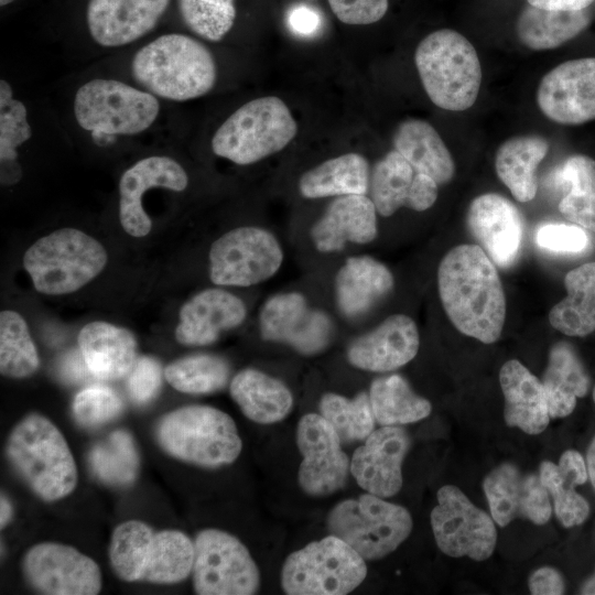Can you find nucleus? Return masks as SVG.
Wrapping results in <instances>:
<instances>
[{
	"mask_svg": "<svg viewBox=\"0 0 595 595\" xmlns=\"http://www.w3.org/2000/svg\"><path fill=\"white\" fill-rule=\"evenodd\" d=\"M437 289L452 324L464 335L485 344L501 335L506 299L489 256L477 245L451 249L437 269Z\"/></svg>",
	"mask_w": 595,
	"mask_h": 595,
	"instance_id": "1",
	"label": "nucleus"
},
{
	"mask_svg": "<svg viewBox=\"0 0 595 595\" xmlns=\"http://www.w3.org/2000/svg\"><path fill=\"white\" fill-rule=\"evenodd\" d=\"M131 68L134 79L149 93L174 101L207 94L217 78L210 51L178 33L164 34L140 48Z\"/></svg>",
	"mask_w": 595,
	"mask_h": 595,
	"instance_id": "2",
	"label": "nucleus"
},
{
	"mask_svg": "<svg viewBox=\"0 0 595 595\" xmlns=\"http://www.w3.org/2000/svg\"><path fill=\"white\" fill-rule=\"evenodd\" d=\"M6 455L44 501L60 500L76 488L78 473L71 448L62 432L42 414L30 413L12 429Z\"/></svg>",
	"mask_w": 595,
	"mask_h": 595,
	"instance_id": "3",
	"label": "nucleus"
},
{
	"mask_svg": "<svg viewBox=\"0 0 595 595\" xmlns=\"http://www.w3.org/2000/svg\"><path fill=\"white\" fill-rule=\"evenodd\" d=\"M415 67L430 100L444 110L470 108L482 85V65L474 45L452 29L436 30L418 44Z\"/></svg>",
	"mask_w": 595,
	"mask_h": 595,
	"instance_id": "4",
	"label": "nucleus"
},
{
	"mask_svg": "<svg viewBox=\"0 0 595 595\" xmlns=\"http://www.w3.org/2000/svg\"><path fill=\"white\" fill-rule=\"evenodd\" d=\"M155 437L170 456L202 467L234 463L242 450L235 421L209 405H185L163 415Z\"/></svg>",
	"mask_w": 595,
	"mask_h": 595,
	"instance_id": "5",
	"label": "nucleus"
},
{
	"mask_svg": "<svg viewBox=\"0 0 595 595\" xmlns=\"http://www.w3.org/2000/svg\"><path fill=\"white\" fill-rule=\"evenodd\" d=\"M108 260L104 246L91 236L61 228L29 247L24 269L34 288L44 294L62 295L77 291L96 278Z\"/></svg>",
	"mask_w": 595,
	"mask_h": 595,
	"instance_id": "6",
	"label": "nucleus"
},
{
	"mask_svg": "<svg viewBox=\"0 0 595 595\" xmlns=\"http://www.w3.org/2000/svg\"><path fill=\"white\" fill-rule=\"evenodd\" d=\"M298 123L275 96L252 99L216 130L212 150L238 165L253 164L283 150L296 136Z\"/></svg>",
	"mask_w": 595,
	"mask_h": 595,
	"instance_id": "7",
	"label": "nucleus"
},
{
	"mask_svg": "<svg viewBox=\"0 0 595 595\" xmlns=\"http://www.w3.org/2000/svg\"><path fill=\"white\" fill-rule=\"evenodd\" d=\"M367 575L365 559L334 534L292 552L281 570V585L289 595H344Z\"/></svg>",
	"mask_w": 595,
	"mask_h": 595,
	"instance_id": "8",
	"label": "nucleus"
},
{
	"mask_svg": "<svg viewBox=\"0 0 595 595\" xmlns=\"http://www.w3.org/2000/svg\"><path fill=\"white\" fill-rule=\"evenodd\" d=\"M412 518L399 505L370 493L338 502L329 511L327 527L365 560L393 552L411 533Z\"/></svg>",
	"mask_w": 595,
	"mask_h": 595,
	"instance_id": "9",
	"label": "nucleus"
},
{
	"mask_svg": "<svg viewBox=\"0 0 595 595\" xmlns=\"http://www.w3.org/2000/svg\"><path fill=\"white\" fill-rule=\"evenodd\" d=\"M154 95L122 82L96 78L82 85L74 98L77 123L96 134H136L156 119Z\"/></svg>",
	"mask_w": 595,
	"mask_h": 595,
	"instance_id": "10",
	"label": "nucleus"
},
{
	"mask_svg": "<svg viewBox=\"0 0 595 595\" xmlns=\"http://www.w3.org/2000/svg\"><path fill=\"white\" fill-rule=\"evenodd\" d=\"M209 278L219 286H251L272 278L284 259L282 246L257 226L234 228L216 239L208 253Z\"/></svg>",
	"mask_w": 595,
	"mask_h": 595,
	"instance_id": "11",
	"label": "nucleus"
},
{
	"mask_svg": "<svg viewBox=\"0 0 595 595\" xmlns=\"http://www.w3.org/2000/svg\"><path fill=\"white\" fill-rule=\"evenodd\" d=\"M193 586L199 595H251L259 569L245 544L219 529H204L194 540Z\"/></svg>",
	"mask_w": 595,
	"mask_h": 595,
	"instance_id": "12",
	"label": "nucleus"
},
{
	"mask_svg": "<svg viewBox=\"0 0 595 595\" xmlns=\"http://www.w3.org/2000/svg\"><path fill=\"white\" fill-rule=\"evenodd\" d=\"M431 511V526L439 549L453 558L487 560L497 543L494 519L456 486L441 487Z\"/></svg>",
	"mask_w": 595,
	"mask_h": 595,
	"instance_id": "13",
	"label": "nucleus"
},
{
	"mask_svg": "<svg viewBox=\"0 0 595 595\" xmlns=\"http://www.w3.org/2000/svg\"><path fill=\"white\" fill-rule=\"evenodd\" d=\"M30 586L46 595H96L101 589L98 564L77 549L56 542L31 547L22 560Z\"/></svg>",
	"mask_w": 595,
	"mask_h": 595,
	"instance_id": "14",
	"label": "nucleus"
},
{
	"mask_svg": "<svg viewBox=\"0 0 595 595\" xmlns=\"http://www.w3.org/2000/svg\"><path fill=\"white\" fill-rule=\"evenodd\" d=\"M340 442L337 432L321 414L307 413L300 419L296 444L302 462L298 480L306 494L324 496L345 485L350 462Z\"/></svg>",
	"mask_w": 595,
	"mask_h": 595,
	"instance_id": "15",
	"label": "nucleus"
},
{
	"mask_svg": "<svg viewBox=\"0 0 595 595\" xmlns=\"http://www.w3.org/2000/svg\"><path fill=\"white\" fill-rule=\"evenodd\" d=\"M259 329L264 340L283 343L304 355L321 351L332 337L331 318L311 309L300 292L277 293L259 312Z\"/></svg>",
	"mask_w": 595,
	"mask_h": 595,
	"instance_id": "16",
	"label": "nucleus"
},
{
	"mask_svg": "<svg viewBox=\"0 0 595 595\" xmlns=\"http://www.w3.org/2000/svg\"><path fill=\"white\" fill-rule=\"evenodd\" d=\"M541 112L560 125L595 119V57L570 60L550 69L537 90Z\"/></svg>",
	"mask_w": 595,
	"mask_h": 595,
	"instance_id": "17",
	"label": "nucleus"
},
{
	"mask_svg": "<svg viewBox=\"0 0 595 595\" xmlns=\"http://www.w3.org/2000/svg\"><path fill=\"white\" fill-rule=\"evenodd\" d=\"M483 488L494 521L506 527L516 518L536 524L547 523L552 513L550 497L540 476L521 472L505 463L491 469Z\"/></svg>",
	"mask_w": 595,
	"mask_h": 595,
	"instance_id": "18",
	"label": "nucleus"
},
{
	"mask_svg": "<svg viewBox=\"0 0 595 595\" xmlns=\"http://www.w3.org/2000/svg\"><path fill=\"white\" fill-rule=\"evenodd\" d=\"M410 447L408 433L398 425L374 430L353 454L350 473L367 493L387 498L402 486V463Z\"/></svg>",
	"mask_w": 595,
	"mask_h": 595,
	"instance_id": "19",
	"label": "nucleus"
},
{
	"mask_svg": "<svg viewBox=\"0 0 595 595\" xmlns=\"http://www.w3.org/2000/svg\"><path fill=\"white\" fill-rule=\"evenodd\" d=\"M188 184L185 170L173 159L162 155L144 158L121 176L119 182V219L132 237L147 236L152 221L142 206V196L151 187L182 192Z\"/></svg>",
	"mask_w": 595,
	"mask_h": 595,
	"instance_id": "20",
	"label": "nucleus"
},
{
	"mask_svg": "<svg viewBox=\"0 0 595 595\" xmlns=\"http://www.w3.org/2000/svg\"><path fill=\"white\" fill-rule=\"evenodd\" d=\"M419 346L415 322L408 315L393 314L353 340L347 349V359L358 369L387 372L411 361Z\"/></svg>",
	"mask_w": 595,
	"mask_h": 595,
	"instance_id": "21",
	"label": "nucleus"
},
{
	"mask_svg": "<svg viewBox=\"0 0 595 595\" xmlns=\"http://www.w3.org/2000/svg\"><path fill=\"white\" fill-rule=\"evenodd\" d=\"M467 225L497 266L507 268L516 261L522 241V220L510 201L496 193L475 197L467 210Z\"/></svg>",
	"mask_w": 595,
	"mask_h": 595,
	"instance_id": "22",
	"label": "nucleus"
},
{
	"mask_svg": "<svg viewBox=\"0 0 595 595\" xmlns=\"http://www.w3.org/2000/svg\"><path fill=\"white\" fill-rule=\"evenodd\" d=\"M170 0H89L86 19L89 33L101 46L131 43L149 33L165 12Z\"/></svg>",
	"mask_w": 595,
	"mask_h": 595,
	"instance_id": "23",
	"label": "nucleus"
},
{
	"mask_svg": "<svg viewBox=\"0 0 595 595\" xmlns=\"http://www.w3.org/2000/svg\"><path fill=\"white\" fill-rule=\"evenodd\" d=\"M247 316L242 300L223 289H206L180 310L175 338L187 346L215 343L221 332L239 326Z\"/></svg>",
	"mask_w": 595,
	"mask_h": 595,
	"instance_id": "24",
	"label": "nucleus"
},
{
	"mask_svg": "<svg viewBox=\"0 0 595 595\" xmlns=\"http://www.w3.org/2000/svg\"><path fill=\"white\" fill-rule=\"evenodd\" d=\"M377 214L367 195L338 196L312 226L311 239L323 253L340 251L348 242L369 244L378 235Z\"/></svg>",
	"mask_w": 595,
	"mask_h": 595,
	"instance_id": "25",
	"label": "nucleus"
},
{
	"mask_svg": "<svg viewBox=\"0 0 595 595\" xmlns=\"http://www.w3.org/2000/svg\"><path fill=\"white\" fill-rule=\"evenodd\" d=\"M334 286L339 311L355 318L392 291L394 278L381 261L370 256H353L337 271Z\"/></svg>",
	"mask_w": 595,
	"mask_h": 595,
	"instance_id": "26",
	"label": "nucleus"
},
{
	"mask_svg": "<svg viewBox=\"0 0 595 595\" xmlns=\"http://www.w3.org/2000/svg\"><path fill=\"white\" fill-rule=\"evenodd\" d=\"M77 340L89 370L97 379H122L137 361V340L127 328L91 322L82 327Z\"/></svg>",
	"mask_w": 595,
	"mask_h": 595,
	"instance_id": "27",
	"label": "nucleus"
},
{
	"mask_svg": "<svg viewBox=\"0 0 595 595\" xmlns=\"http://www.w3.org/2000/svg\"><path fill=\"white\" fill-rule=\"evenodd\" d=\"M505 398L504 418L507 425L536 435L550 421L548 401L542 382L520 361H506L499 371Z\"/></svg>",
	"mask_w": 595,
	"mask_h": 595,
	"instance_id": "28",
	"label": "nucleus"
},
{
	"mask_svg": "<svg viewBox=\"0 0 595 595\" xmlns=\"http://www.w3.org/2000/svg\"><path fill=\"white\" fill-rule=\"evenodd\" d=\"M393 150L399 152L415 172L432 177L439 185L447 184L455 174V163L435 128L425 120L407 119L393 134Z\"/></svg>",
	"mask_w": 595,
	"mask_h": 595,
	"instance_id": "29",
	"label": "nucleus"
},
{
	"mask_svg": "<svg viewBox=\"0 0 595 595\" xmlns=\"http://www.w3.org/2000/svg\"><path fill=\"white\" fill-rule=\"evenodd\" d=\"M229 391L244 415L261 424L281 421L293 407V396L288 386L255 368L236 374Z\"/></svg>",
	"mask_w": 595,
	"mask_h": 595,
	"instance_id": "30",
	"label": "nucleus"
},
{
	"mask_svg": "<svg viewBox=\"0 0 595 595\" xmlns=\"http://www.w3.org/2000/svg\"><path fill=\"white\" fill-rule=\"evenodd\" d=\"M540 479L553 500L554 512L566 528L583 523L589 515L586 499L575 487L588 478L583 456L574 450L565 451L559 464L544 461L539 467Z\"/></svg>",
	"mask_w": 595,
	"mask_h": 595,
	"instance_id": "31",
	"label": "nucleus"
},
{
	"mask_svg": "<svg viewBox=\"0 0 595 595\" xmlns=\"http://www.w3.org/2000/svg\"><path fill=\"white\" fill-rule=\"evenodd\" d=\"M370 169L359 153H345L328 159L304 172L299 180L300 194L309 199L367 195Z\"/></svg>",
	"mask_w": 595,
	"mask_h": 595,
	"instance_id": "32",
	"label": "nucleus"
},
{
	"mask_svg": "<svg viewBox=\"0 0 595 595\" xmlns=\"http://www.w3.org/2000/svg\"><path fill=\"white\" fill-rule=\"evenodd\" d=\"M541 382L550 418H563L573 412L577 398L586 396L591 379L573 346L559 342L549 353Z\"/></svg>",
	"mask_w": 595,
	"mask_h": 595,
	"instance_id": "33",
	"label": "nucleus"
},
{
	"mask_svg": "<svg viewBox=\"0 0 595 595\" xmlns=\"http://www.w3.org/2000/svg\"><path fill=\"white\" fill-rule=\"evenodd\" d=\"M548 151V141L536 134L512 137L499 145L495 156L496 173L517 201L524 203L534 198L536 171Z\"/></svg>",
	"mask_w": 595,
	"mask_h": 595,
	"instance_id": "34",
	"label": "nucleus"
},
{
	"mask_svg": "<svg viewBox=\"0 0 595 595\" xmlns=\"http://www.w3.org/2000/svg\"><path fill=\"white\" fill-rule=\"evenodd\" d=\"M589 23L588 8L576 11H552L528 4L517 19L516 33L526 47L547 51L571 41Z\"/></svg>",
	"mask_w": 595,
	"mask_h": 595,
	"instance_id": "35",
	"label": "nucleus"
},
{
	"mask_svg": "<svg viewBox=\"0 0 595 595\" xmlns=\"http://www.w3.org/2000/svg\"><path fill=\"white\" fill-rule=\"evenodd\" d=\"M567 295L549 313L552 327L569 336L583 337L595 331V262L569 271L564 278Z\"/></svg>",
	"mask_w": 595,
	"mask_h": 595,
	"instance_id": "36",
	"label": "nucleus"
},
{
	"mask_svg": "<svg viewBox=\"0 0 595 595\" xmlns=\"http://www.w3.org/2000/svg\"><path fill=\"white\" fill-rule=\"evenodd\" d=\"M368 396L375 419L382 426L413 423L432 410L431 402L416 394L400 375L375 379Z\"/></svg>",
	"mask_w": 595,
	"mask_h": 595,
	"instance_id": "37",
	"label": "nucleus"
},
{
	"mask_svg": "<svg viewBox=\"0 0 595 595\" xmlns=\"http://www.w3.org/2000/svg\"><path fill=\"white\" fill-rule=\"evenodd\" d=\"M194 542L182 531L154 532L142 582L174 584L184 581L193 570Z\"/></svg>",
	"mask_w": 595,
	"mask_h": 595,
	"instance_id": "38",
	"label": "nucleus"
},
{
	"mask_svg": "<svg viewBox=\"0 0 595 595\" xmlns=\"http://www.w3.org/2000/svg\"><path fill=\"white\" fill-rule=\"evenodd\" d=\"M88 461L100 482L117 487L131 485L140 466L134 440L125 430H116L96 443L89 452Z\"/></svg>",
	"mask_w": 595,
	"mask_h": 595,
	"instance_id": "39",
	"label": "nucleus"
},
{
	"mask_svg": "<svg viewBox=\"0 0 595 595\" xmlns=\"http://www.w3.org/2000/svg\"><path fill=\"white\" fill-rule=\"evenodd\" d=\"M414 175L413 167L396 150L375 164L368 193L379 215L389 217L407 205Z\"/></svg>",
	"mask_w": 595,
	"mask_h": 595,
	"instance_id": "40",
	"label": "nucleus"
},
{
	"mask_svg": "<svg viewBox=\"0 0 595 595\" xmlns=\"http://www.w3.org/2000/svg\"><path fill=\"white\" fill-rule=\"evenodd\" d=\"M164 377L180 392L213 393L228 383L230 367L217 355L195 354L169 364L164 369Z\"/></svg>",
	"mask_w": 595,
	"mask_h": 595,
	"instance_id": "41",
	"label": "nucleus"
},
{
	"mask_svg": "<svg viewBox=\"0 0 595 595\" xmlns=\"http://www.w3.org/2000/svg\"><path fill=\"white\" fill-rule=\"evenodd\" d=\"M153 534L152 528L140 520H128L116 527L109 544V561L119 578L141 581Z\"/></svg>",
	"mask_w": 595,
	"mask_h": 595,
	"instance_id": "42",
	"label": "nucleus"
},
{
	"mask_svg": "<svg viewBox=\"0 0 595 595\" xmlns=\"http://www.w3.org/2000/svg\"><path fill=\"white\" fill-rule=\"evenodd\" d=\"M40 366L36 347L24 318L14 311L0 313V372L9 378H26Z\"/></svg>",
	"mask_w": 595,
	"mask_h": 595,
	"instance_id": "43",
	"label": "nucleus"
},
{
	"mask_svg": "<svg viewBox=\"0 0 595 595\" xmlns=\"http://www.w3.org/2000/svg\"><path fill=\"white\" fill-rule=\"evenodd\" d=\"M318 408L342 441H364L374 431L376 419L366 392L353 399L328 392L322 396Z\"/></svg>",
	"mask_w": 595,
	"mask_h": 595,
	"instance_id": "44",
	"label": "nucleus"
},
{
	"mask_svg": "<svg viewBox=\"0 0 595 595\" xmlns=\"http://www.w3.org/2000/svg\"><path fill=\"white\" fill-rule=\"evenodd\" d=\"M183 22L201 37L217 42L232 28L235 0H177Z\"/></svg>",
	"mask_w": 595,
	"mask_h": 595,
	"instance_id": "45",
	"label": "nucleus"
},
{
	"mask_svg": "<svg viewBox=\"0 0 595 595\" xmlns=\"http://www.w3.org/2000/svg\"><path fill=\"white\" fill-rule=\"evenodd\" d=\"M8 82L0 80V160L1 166L15 165L17 148L28 141L31 127L26 120V108L12 97Z\"/></svg>",
	"mask_w": 595,
	"mask_h": 595,
	"instance_id": "46",
	"label": "nucleus"
},
{
	"mask_svg": "<svg viewBox=\"0 0 595 595\" xmlns=\"http://www.w3.org/2000/svg\"><path fill=\"white\" fill-rule=\"evenodd\" d=\"M121 398L110 388L91 386L80 390L73 401L75 420L85 428L100 426L122 411Z\"/></svg>",
	"mask_w": 595,
	"mask_h": 595,
	"instance_id": "47",
	"label": "nucleus"
},
{
	"mask_svg": "<svg viewBox=\"0 0 595 595\" xmlns=\"http://www.w3.org/2000/svg\"><path fill=\"white\" fill-rule=\"evenodd\" d=\"M161 365L156 359L149 356L138 358L127 376L128 394L137 404H145L153 400L161 388Z\"/></svg>",
	"mask_w": 595,
	"mask_h": 595,
	"instance_id": "48",
	"label": "nucleus"
},
{
	"mask_svg": "<svg viewBox=\"0 0 595 595\" xmlns=\"http://www.w3.org/2000/svg\"><path fill=\"white\" fill-rule=\"evenodd\" d=\"M539 247L554 252H580L588 244L586 232L574 225L547 224L536 232Z\"/></svg>",
	"mask_w": 595,
	"mask_h": 595,
	"instance_id": "49",
	"label": "nucleus"
},
{
	"mask_svg": "<svg viewBox=\"0 0 595 595\" xmlns=\"http://www.w3.org/2000/svg\"><path fill=\"white\" fill-rule=\"evenodd\" d=\"M332 12L343 23L367 25L381 20L388 11V0H327Z\"/></svg>",
	"mask_w": 595,
	"mask_h": 595,
	"instance_id": "50",
	"label": "nucleus"
},
{
	"mask_svg": "<svg viewBox=\"0 0 595 595\" xmlns=\"http://www.w3.org/2000/svg\"><path fill=\"white\" fill-rule=\"evenodd\" d=\"M554 182L567 192L595 188V159L584 154L570 156L556 171Z\"/></svg>",
	"mask_w": 595,
	"mask_h": 595,
	"instance_id": "51",
	"label": "nucleus"
},
{
	"mask_svg": "<svg viewBox=\"0 0 595 595\" xmlns=\"http://www.w3.org/2000/svg\"><path fill=\"white\" fill-rule=\"evenodd\" d=\"M559 209L570 221L595 234V188L569 191Z\"/></svg>",
	"mask_w": 595,
	"mask_h": 595,
	"instance_id": "52",
	"label": "nucleus"
},
{
	"mask_svg": "<svg viewBox=\"0 0 595 595\" xmlns=\"http://www.w3.org/2000/svg\"><path fill=\"white\" fill-rule=\"evenodd\" d=\"M439 195V184L429 175L415 172L405 207L424 212L433 206Z\"/></svg>",
	"mask_w": 595,
	"mask_h": 595,
	"instance_id": "53",
	"label": "nucleus"
},
{
	"mask_svg": "<svg viewBox=\"0 0 595 595\" xmlns=\"http://www.w3.org/2000/svg\"><path fill=\"white\" fill-rule=\"evenodd\" d=\"M58 375L71 385L83 383L95 377L89 370L80 349H71L63 355L58 363Z\"/></svg>",
	"mask_w": 595,
	"mask_h": 595,
	"instance_id": "54",
	"label": "nucleus"
},
{
	"mask_svg": "<svg viewBox=\"0 0 595 595\" xmlns=\"http://www.w3.org/2000/svg\"><path fill=\"white\" fill-rule=\"evenodd\" d=\"M528 586L530 593L534 595H559L565 589L562 575L550 566L534 571L529 577Z\"/></svg>",
	"mask_w": 595,
	"mask_h": 595,
	"instance_id": "55",
	"label": "nucleus"
},
{
	"mask_svg": "<svg viewBox=\"0 0 595 595\" xmlns=\"http://www.w3.org/2000/svg\"><path fill=\"white\" fill-rule=\"evenodd\" d=\"M288 24L293 32L309 35L317 30L320 17L313 9L306 6H298L289 12Z\"/></svg>",
	"mask_w": 595,
	"mask_h": 595,
	"instance_id": "56",
	"label": "nucleus"
},
{
	"mask_svg": "<svg viewBox=\"0 0 595 595\" xmlns=\"http://www.w3.org/2000/svg\"><path fill=\"white\" fill-rule=\"evenodd\" d=\"M595 0H527L528 4L552 11H576L588 8Z\"/></svg>",
	"mask_w": 595,
	"mask_h": 595,
	"instance_id": "57",
	"label": "nucleus"
},
{
	"mask_svg": "<svg viewBox=\"0 0 595 595\" xmlns=\"http://www.w3.org/2000/svg\"><path fill=\"white\" fill-rule=\"evenodd\" d=\"M12 515H13V509H12L11 502L4 495H1V498H0V526L1 528H4L11 521Z\"/></svg>",
	"mask_w": 595,
	"mask_h": 595,
	"instance_id": "58",
	"label": "nucleus"
},
{
	"mask_svg": "<svg viewBox=\"0 0 595 595\" xmlns=\"http://www.w3.org/2000/svg\"><path fill=\"white\" fill-rule=\"evenodd\" d=\"M586 467L589 480L595 489V436L593 437L586 454Z\"/></svg>",
	"mask_w": 595,
	"mask_h": 595,
	"instance_id": "59",
	"label": "nucleus"
},
{
	"mask_svg": "<svg viewBox=\"0 0 595 595\" xmlns=\"http://www.w3.org/2000/svg\"><path fill=\"white\" fill-rule=\"evenodd\" d=\"M581 593L587 595L595 594V572L588 580L585 581L581 587Z\"/></svg>",
	"mask_w": 595,
	"mask_h": 595,
	"instance_id": "60",
	"label": "nucleus"
},
{
	"mask_svg": "<svg viewBox=\"0 0 595 595\" xmlns=\"http://www.w3.org/2000/svg\"><path fill=\"white\" fill-rule=\"evenodd\" d=\"M14 0H0V6L3 7V6H7L11 2H13Z\"/></svg>",
	"mask_w": 595,
	"mask_h": 595,
	"instance_id": "61",
	"label": "nucleus"
},
{
	"mask_svg": "<svg viewBox=\"0 0 595 595\" xmlns=\"http://www.w3.org/2000/svg\"><path fill=\"white\" fill-rule=\"evenodd\" d=\"M593 399H594V403H595V387L593 389Z\"/></svg>",
	"mask_w": 595,
	"mask_h": 595,
	"instance_id": "62",
	"label": "nucleus"
},
{
	"mask_svg": "<svg viewBox=\"0 0 595 595\" xmlns=\"http://www.w3.org/2000/svg\"><path fill=\"white\" fill-rule=\"evenodd\" d=\"M309 1H312V0H309Z\"/></svg>",
	"mask_w": 595,
	"mask_h": 595,
	"instance_id": "63",
	"label": "nucleus"
}]
</instances>
